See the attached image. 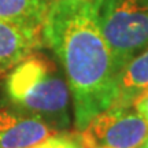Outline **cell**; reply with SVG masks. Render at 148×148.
<instances>
[{
  "label": "cell",
  "instance_id": "cell-2",
  "mask_svg": "<svg viewBox=\"0 0 148 148\" xmlns=\"http://www.w3.org/2000/svg\"><path fill=\"white\" fill-rule=\"evenodd\" d=\"M4 93L11 107L47 122L56 132L70 125V89L51 58L29 53L5 74Z\"/></svg>",
  "mask_w": 148,
  "mask_h": 148
},
{
  "label": "cell",
  "instance_id": "cell-9",
  "mask_svg": "<svg viewBox=\"0 0 148 148\" xmlns=\"http://www.w3.org/2000/svg\"><path fill=\"white\" fill-rule=\"evenodd\" d=\"M133 108L137 111V114L148 123V88L138 93L132 101Z\"/></svg>",
  "mask_w": 148,
  "mask_h": 148
},
{
  "label": "cell",
  "instance_id": "cell-3",
  "mask_svg": "<svg viewBox=\"0 0 148 148\" xmlns=\"http://www.w3.org/2000/svg\"><path fill=\"white\" fill-rule=\"evenodd\" d=\"M118 74L148 48V0H92Z\"/></svg>",
  "mask_w": 148,
  "mask_h": 148
},
{
  "label": "cell",
  "instance_id": "cell-11",
  "mask_svg": "<svg viewBox=\"0 0 148 148\" xmlns=\"http://www.w3.org/2000/svg\"><path fill=\"white\" fill-rule=\"evenodd\" d=\"M60 148H81L78 137H77V132H74V133L67 132L66 138H64V143Z\"/></svg>",
  "mask_w": 148,
  "mask_h": 148
},
{
  "label": "cell",
  "instance_id": "cell-8",
  "mask_svg": "<svg viewBox=\"0 0 148 148\" xmlns=\"http://www.w3.org/2000/svg\"><path fill=\"white\" fill-rule=\"evenodd\" d=\"M55 0H0V21L42 29Z\"/></svg>",
  "mask_w": 148,
  "mask_h": 148
},
{
  "label": "cell",
  "instance_id": "cell-5",
  "mask_svg": "<svg viewBox=\"0 0 148 148\" xmlns=\"http://www.w3.org/2000/svg\"><path fill=\"white\" fill-rule=\"evenodd\" d=\"M56 133L37 116L14 107H0V148H33Z\"/></svg>",
  "mask_w": 148,
  "mask_h": 148
},
{
  "label": "cell",
  "instance_id": "cell-1",
  "mask_svg": "<svg viewBox=\"0 0 148 148\" xmlns=\"http://www.w3.org/2000/svg\"><path fill=\"white\" fill-rule=\"evenodd\" d=\"M42 40L63 66L79 132L116 95L118 69L93 1L55 0L42 26Z\"/></svg>",
  "mask_w": 148,
  "mask_h": 148
},
{
  "label": "cell",
  "instance_id": "cell-4",
  "mask_svg": "<svg viewBox=\"0 0 148 148\" xmlns=\"http://www.w3.org/2000/svg\"><path fill=\"white\" fill-rule=\"evenodd\" d=\"M81 148H140L148 137V123L133 106L112 104L77 132Z\"/></svg>",
  "mask_w": 148,
  "mask_h": 148
},
{
  "label": "cell",
  "instance_id": "cell-12",
  "mask_svg": "<svg viewBox=\"0 0 148 148\" xmlns=\"http://www.w3.org/2000/svg\"><path fill=\"white\" fill-rule=\"evenodd\" d=\"M140 148H148V137L145 138V141H144V143H143V145H141V147H140Z\"/></svg>",
  "mask_w": 148,
  "mask_h": 148
},
{
  "label": "cell",
  "instance_id": "cell-13",
  "mask_svg": "<svg viewBox=\"0 0 148 148\" xmlns=\"http://www.w3.org/2000/svg\"><path fill=\"white\" fill-rule=\"evenodd\" d=\"M89 1H92V0H89Z\"/></svg>",
  "mask_w": 148,
  "mask_h": 148
},
{
  "label": "cell",
  "instance_id": "cell-10",
  "mask_svg": "<svg viewBox=\"0 0 148 148\" xmlns=\"http://www.w3.org/2000/svg\"><path fill=\"white\" fill-rule=\"evenodd\" d=\"M66 134H67V132H59V133L51 136V137L47 138L45 141H42V143H40L38 145H36V147H33V148H60L64 143Z\"/></svg>",
  "mask_w": 148,
  "mask_h": 148
},
{
  "label": "cell",
  "instance_id": "cell-7",
  "mask_svg": "<svg viewBox=\"0 0 148 148\" xmlns=\"http://www.w3.org/2000/svg\"><path fill=\"white\" fill-rule=\"evenodd\" d=\"M148 88V48L132 58L116 78V95L112 104L130 106L133 99ZM111 104V106H112Z\"/></svg>",
  "mask_w": 148,
  "mask_h": 148
},
{
  "label": "cell",
  "instance_id": "cell-6",
  "mask_svg": "<svg viewBox=\"0 0 148 148\" xmlns=\"http://www.w3.org/2000/svg\"><path fill=\"white\" fill-rule=\"evenodd\" d=\"M42 47V29L0 21V77L5 75L29 53Z\"/></svg>",
  "mask_w": 148,
  "mask_h": 148
}]
</instances>
